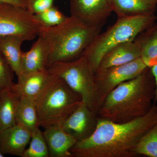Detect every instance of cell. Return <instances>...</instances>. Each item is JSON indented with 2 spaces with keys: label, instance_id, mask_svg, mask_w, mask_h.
<instances>
[{
  "label": "cell",
  "instance_id": "obj_1",
  "mask_svg": "<svg viewBox=\"0 0 157 157\" xmlns=\"http://www.w3.org/2000/svg\"><path fill=\"white\" fill-rule=\"evenodd\" d=\"M157 123V106L130 121L116 123L98 118L94 131L70 149L72 157H134L141 137Z\"/></svg>",
  "mask_w": 157,
  "mask_h": 157
},
{
  "label": "cell",
  "instance_id": "obj_2",
  "mask_svg": "<svg viewBox=\"0 0 157 157\" xmlns=\"http://www.w3.org/2000/svg\"><path fill=\"white\" fill-rule=\"evenodd\" d=\"M155 82L151 68L119 85L104 99L97 117L116 123L128 122L146 114L153 104Z\"/></svg>",
  "mask_w": 157,
  "mask_h": 157
},
{
  "label": "cell",
  "instance_id": "obj_3",
  "mask_svg": "<svg viewBox=\"0 0 157 157\" xmlns=\"http://www.w3.org/2000/svg\"><path fill=\"white\" fill-rule=\"evenodd\" d=\"M101 29L71 16L59 25L43 27L39 36L49 46L47 68L54 63L72 61L81 57Z\"/></svg>",
  "mask_w": 157,
  "mask_h": 157
},
{
  "label": "cell",
  "instance_id": "obj_4",
  "mask_svg": "<svg viewBox=\"0 0 157 157\" xmlns=\"http://www.w3.org/2000/svg\"><path fill=\"white\" fill-rule=\"evenodd\" d=\"M35 102L39 127L45 128L61 126L82 101L81 96L63 79L51 75L48 83Z\"/></svg>",
  "mask_w": 157,
  "mask_h": 157
},
{
  "label": "cell",
  "instance_id": "obj_5",
  "mask_svg": "<svg viewBox=\"0 0 157 157\" xmlns=\"http://www.w3.org/2000/svg\"><path fill=\"white\" fill-rule=\"evenodd\" d=\"M154 13L118 17L116 22L96 37L82 56L85 57L94 73L107 52L124 42L133 41L153 25L157 19Z\"/></svg>",
  "mask_w": 157,
  "mask_h": 157
},
{
  "label": "cell",
  "instance_id": "obj_6",
  "mask_svg": "<svg viewBox=\"0 0 157 157\" xmlns=\"http://www.w3.org/2000/svg\"><path fill=\"white\" fill-rule=\"evenodd\" d=\"M47 70L51 75L63 79L81 96L82 102L97 114L99 107L98 89L94 73L85 57L72 61L54 63Z\"/></svg>",
  "mask_w": 157,
  "mask_h": 157
},
{
  "label": "cell",
  "instance_id": "obj_7",
  "mask_svg": "<svg viewBox=\"0 0 157 157\" xmlns=\"http://www.w3.org/2000/svg\"><path fill=\"white\" fill-rule=\"evenodd\" d=\"M42 27L27 9L0 3V36L15 35L31 41L39 36Z\"/></svg>",
  "mask_w": 157,
  "mask_h": 157
},
{
  "label": "cell",
  "instance_id": "obj_8",
  "mask_svg": "<svg viewBox=\"0 0 157 157\" xmlns=\"http://www.w3.org/2000/svg\"><path fill=\"white\" fill-rule=\"evenodd\" d=\"M147 67L140 57L125 64L97 70L94 75L99 107L107 96L119 85L139 76Z\"/></svg>",
  "mask_w": 157,
  "mask_h": 157
},
{
  "label": "cell",
  "instance_id": "obj_9",
  "mask_svg": "<svg viewBox=\"0 0 157 157\" xmlns=\"http://www.w3.org/2000/svg\"><path fill=\"white\" fill-rule=\"evenodd\" d=\"M70 7L71 16L101 28L112 12L107 0H70Z\"/></svg>",
  "mask_w": 157,
  "mask_h": 157
},
{
  "label": "cell",
  "instance_id": "obj_10",
  "mask_svg": "<svg viewBox=\"0 0 157 157\" xmlns=\"http://www.w3.org/2000/svg\"><path fill=\"white\" fill-rule=\"evenodd\" d=\"M97 120L95 113L82 102L66 120L61 127L78 141L92 134L96 128Z\"/></svg>",
  "mask_w": 157,
  "mask_h": 157
},
{
  "label": "cell",
  "instance_id": "obj_11",
  "mask_svg": "<svg viewBox=\"0 0 157 157\" xmlns=\"http://www.w3.org/2000/svg\"><path fill=\"white\" fill-rule=\"evenodd\" d=\"M32 132L20 122L0 132V151L4 154L21 157L30 141Z\"/></svg>",
  "mask_w": 157,
  "mask_h": 157
},
{
  "label": "cell",
  "instance_id": "obj_12",
  "mask_svg": "<svg viewBox=\"0 0 157 157\" xmlns=\"http://www.w3.org/2000/svg\"><path fill=\"white\" fill-rule=\"evenodd\" d=\"M49 55L48 43L43 37L38 36L30 49L23 52L21 64L17 76L43 71L47 69Z\"/></svg>",
  "mask_w": 157,
  "mask_h": 157
},
{
  "label": "cell",
  "instance_id": "obj_13",
  "mask_svg": "<svg viewBox=\"0 0 157 157\" xmlns=\"http://www.w3.org/2000/svg\"><path fill=\"white\" fill-rule=\"evenodd\" d=\"M43 133L48 146L49 157H72L70 149L77 140L65 132L61 126L47 127Z\"/></svg>",
  "mask_w": 157,
  "mask_h": 157
},
{
  "label": "cell",
  "instance_id": "obj_14",
  "mask_svg": "<svg viewBox=\"0 0 157 157\" xmlns=\"http://www.w3.org/2000/svg\"><path fill=\"white\" fill-rule=\"evenodd\" d=\"M17 77V82L11 87L13 90L20 98L36 101L48 83L51 75L47 69Z\"/></svg>",
  "mask_w": 157,
  "mask_h": 157
},
{
  "label": "cell",
  "instance_id": "obj_15",
  "mask_svg": "<svg viewBox=\"0 0 157 157\" xmlns=\"http://www.w3.org/2000/svg\"><path fill=\"white\" fill-rule=\"evenodd\" d=\"M140 57L141 50L135 41L124 42L113 47L104 55L98 70L125 64Z\"/></svg>",
  "mask_w": 157,
  "mask_h": 157
},
{
  "label": "cell",
  "instance_id": "obj_16",
  "mask_svg": "<svg viewBox=\"0 0 157 157\" xmlns=\"http://www.w3.org/2000/svg\"><path fill=\"white\" fill-rule=\"evenodd\" d=\"M20 99L11 87L0 94V132L17 122Z\"/></svg>",
  "mask_w": 157,
  "mask_h": 157
},
{
  "label": "cell",
  "instance_id": "obj_17",
  "mask_svg": "<svg viewBox=\"0 0 157 157\" xmlns=\"http://www.w3.org/2000/svg\"><path fill=\"white\" fill-rule=\"evenodd\" d=\"M24 40L15 35L0 36V52L16 75L19 72L22 54L21 45Z\"/></svg>",
  "mask_w": 157,
  "mask_h": 157
},
{
  "label": "cell",
  "instance_id": "obj_18",
  "mask_svg": "<svg viewBox=\"0 0 157 157\" xmlns=\"http://www.w3.org/2000/svg\"><path fill=\"white\" fill-rule=\"evenodd\" d=\"M141 50V58L147 66L157 64V24L155 23L139 34L134 40Z\"/></svg>",
  "mask_w": 157,
  "mask_h": 157
},
{
  "label": "cell",
  "instance_id": "obj_19",
  "mask_svg": "<svg viewBox=\"0 0 157 157\" xmlns=\"http://www.w3.org/2000/svg\"><path fill=\"white\" fill-rule=\"evenodd\" d=\"M111 11L118 17H128L154 13L156 7L142 0H107Z\"/></svg>",
  "mask_w": 157,
  "mask_h": 157
},
{
  "label": "cell",
  "instance_id": "obj_20",
  "mask_svg": "<svg viewBox=\"0 0 157 157\" xmlns=\"http://www.w3.org/2000/svg\"><path fill=\"white\" fill-rule=\"evenodd\" d=\"M20 122L31 132L39 128L36 102L29 98H21L17 121Z\"/></svg>",
  "mask_w": 157,
  "mask_h": 157
},
{
  "label": "cell",
  "instance_id": "obj_21",
  "mask_svg": "<svg viewBox=\"0 0 157 157\" xmlns=\"http://www.w3.org/2000/svg\"><path fill=\"white\" fill-rule=\"evenodd\" d=\"M136 156L157 157V123L141 137L135 149Z\"/></svg>",
  "mask_w": 157,
  "mask_h": 157
},
{
  "label": "cell",
  "instance_id": "obj_22",
  "mask_svg": "<svg viewBox=\"0 0 157 157\" xmlns=\"http://www.w3.org/2000/svg\"><path fill=\"white\" fill-rule=\"evenodd\" d=\"M49 152L43 132L39 128L32 132L30 143L21 157H48Z\"/></svg>",
  "mask_w": 157,
  "mask_h": 157
},
{
  "label": "cell",
  "instance_id": "obj_23",
  "mask_svg": "<svg viewBox=\"0 0 157 157\" xmlns=\"http://www.w3.org/2000/svg\"><path fill=\"white\" fill-rule=\"evenodd\" d=\"M34 15L44 27H52L59 25L68 17L54 6L42 12L34 14Z\"/></svg>",
  "mask_w": 157,
  "mask_h": 157
},
{
  "label": "cell",
  "instance_id": "obj_24",
  "mask_svg": "<svg viewBox=\"0 0 157 157\" xmlns=\"http://www.w3.org/2000/svg\"><path fill=\"white\" fill-rule=\"evenodd\" d=\"M14 73L9 63L0 52V94L14 84Z\"/></svg>",
  "mask_w": 157,
  "mask_h": 157
},
{
  "label": "cell",
  "instance_id": "obj_25",
  "mask_svg": "<svg viewBox=\"0 0 157 157\" xmlns=\"http://www.w3.org/2000/svg\"><path fill=\"white\" fill-rule=\"evenodd\" d=\"M55 0H26L27 9L33 14L45 11L53 6Z\"/></svg>",
  "mask_w": 157,
  "mask_h": 157
},
{
  "label": "cell",
  "instance_id": "obj_26",
  "mask_svg": "<svg viewBox=\"0 0 157 157\" xmlns=\"http://www.w3.org/2000/svg\"><path fill=\"white\" fill-rule=\"evenodd\" d=\"M0 3H6L27 9L26 0H0Z\"/></svg>",
  "mask_w": 157,
  "mask_h": 157
},
{
  "label": "cell",
  "instance_id": "obj_27",
  "mask_svg": "<svg viewBox=\"0 0 157 157\" xmlns=\"http://www.w3.org/2000/svg\"><path fill=\"white\" fill-rule=\"evenodd\" d=\"M150 68L151 73L154 78L155 82V93L153 104L157 106V64Z\"/></svg>",
  "mask_w": 157,
  "mask_h": 157
},
{
  "label": "cell",
  "instance_id": "obj_28",
  "mask_svg": "<svg viewBox=\"0 0 157 157\" xmlns=\"http://www.w3.org/2000/svg\"><path fill=\"white\" fill-rule=\"evenodd\" d=\"M142 1L150 6L156 7L157 0H142Z\"/></svg>",
  "mask_w": 157,
  "mask_h": 157
},
{
  "label": "cell",
  "instance_id": "obj_29",
  "mask_svg": "<svg viewBox=\"0 0 157 157\" xmlns=\"http://www.w3.org/2000/svg\"><path fill=\"white\" fill-rule=\"evenodd\" d=\"M4 154H3L2 153V152H1V151H0V157H4Z\"/></svg>",
  "mask_w": 157,
  "mask_h": 157
}]
</instances>
